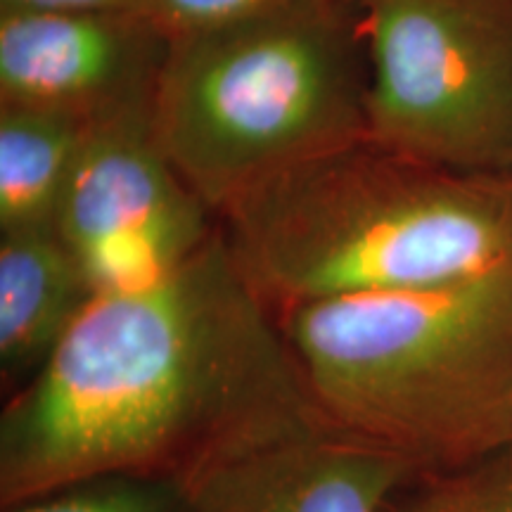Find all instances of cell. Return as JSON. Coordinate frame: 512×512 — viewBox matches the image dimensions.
I'll use <instances>...</instances> for the list:
<instances>
[{
  "mask_svg": "<svg viewBox=\"0 0 512 512\" xmlns=\"http://www.w3.org/2000/svg\"><path fill=\"white\" fill-rule=\"evenodd\" d=\"M95 294L55 228L0 233V377L27 384Z\"/></svg>",
  "mask_w": 512,
  "mask_h": 512,
  "instance_id": "cell-9",
  "label": "cell"
},
{
  "mask_svg": "<svg viewBox=\"0 0 512 512\" xmlns=\"http://www.w3.org/2000/svg\"><path fill=\"white\" fill-rule=\"evenodd\" d=\"M128 10L143 15V0H0V10Z\"/></svg>",
  "mask_w": 512,
  "mask_h": 512,
  "instance_id": "cell-14",
  "label": "cell"
},
{
  "mask_svg": "<svg viewBox=\"0 0 512 512\" xmlns=\"http://www.w3.org/2000/svg\"><path fill=\"white\" fill-rule=\"evenodd\" d=\"M413 477L406 460L325 422L211 467L185 494L190 512H387Z\"/></svg>",
  "mask_w": 512,
  "mask_h": 512,
  "instance_id": "cell-8",
  "label": "cell"
},
{
  "mask_svg": "<svg viewBox=\"0 0 512 512\" xmlns=\"http://www.w3.org/2000/svg\"><path fill=\"white\" fill-rule=\"evenodd\" d=\"M283 3L287 0H143V15L169 36H181L223 27Z\"/></svg>",
  "mask_w": 512,
  "mask_h": 512,
  "instance_id": "cell-13",
  "label": "cell"
},
{
  "mask_svg": "<svg viewBox=\"0 0 512 512\" xmlns=\"http://www.w3.org/2000/svg\"><path fill=\"white\" fill-rule=\"evenodd\" d=\"M219 228L275 313L451 285L512 268V176L420 162L366 133L254 185Z\"/></svg>",
  "mask_w": 512,
  "mask_h": 512,
  "instance_id": "cell-2",
  "label": "cell"
},
{
  "mask_svg": "<svg viewBox=\"0 0 512 512\" xmlns=\"http://www.w3.org/2000/svg\"><path fill=\"white\" fill-rule=\"evenodd\" d=\"M387 512H512V444L434 475H418Z\"/></svg>",
  "mask_w": 512,
  "mask_h": 512,
  "instance_id": "cell-11",
  "label": "cell"
},
{
  "mask_svg": "<svg viewBox=\"0 0 512 512\" xmlns=\"http://www.w3.org/2000/svg\"><path fill=\"white\" fill-rule=\"evenodd\" d=\"M171 36L128 10H0V105L102 119L152 102Z\"/></svg>",
  "mask_w": 512,
  "mask_h": 512,
  "instance_id": "cell-7",
  "label": "cell"
},
{
  "mask_svg": "<svg viewBox=\"0 0 512 512\" xmlns=\"http://www.w3.org/2000/svg\"><path fill=\"white\" fill-rule=\"evenodd\" d=\"M275 316L323 418L418 475L512 444V268Z\"/></svg>",
  "mask_w": 512,
  "mask_h": 512,
  "instance_id": "cell-3",
  "label": "cell"
},
{
  "mask_svg": "<svg viewBox=\"0 0 512 512\" xmlns=\"http://www.w3.org/2000/svg\"><path fill=\"white\" fill-rule=\"evenodd\" d=\"M95 119L0 105V233L55 228L57 204Z\"/></svg>",
  "mask_w": 512,
  "mask_h": 512,
  "instance_id": "cell-10",
  "label": "cell"
},
{
  "mask_svg": "<svg viewBox=\"0 0 512 512\" xmlns=\"http://www.w3.org/2000/svg\"><path fill=\"white\" fill-rule=\"evenodd\" d=\"M219 219L159 145L152 102L95 119L55 214L95 292L138 283L197 252Z\"/></svg>",
  "mask_w": 512,
  "mask_h": 512,
  "instance_id": "cell-6",
  "label": "cell"
},
{
  "mask_svg": "<svg viewBox=\"0 0 512 512\" xmlns=\"http://www.w3.org/2000/svg\"><path fill=\"white\" fill-rule=\"evenodd\" d=\"M368 136L463 174L512 176V0H361Z\"/></svg>",
  "mask_w": 512,
  "mask_h": 512,
  "instance_id": "cell-5",
  "label": "cell"
},
{
  "mask_svg": "<svg viewBox=\"0 0 512 512\" xmlns=\"http://www.w3.org/2000/svg\"><path fill=\"white\" fill-rule=\"evenodd\" d=\"M278 316L221 228L166 271L91 297L0 413V505L107 475L188 486L325 425Z\"/></svg>",
  "mask_w": 512,
  "mask_h": 512,
  "instance_id": "cell-1",
  "label": "cell"
},
{
  "mask_svg": "<svg viewBox=\"0 0 512 512\" xmlns=\"http://www.w3.org/2000/svg\"><path fill=\"white\" fill-rule=\"evenodd\" d=\"M3 512H190L185 486L171 479L107 475L76 482Z\"/></svg>",
  "mask_w": 512,
  "mask_h": 512,
  "instance_id": "cell-12",
  "label": "cell"
},
{
  "mask_svg": "<svg viewBox=\"0 0 512 512\" xmlns=\"http://www.w3.org/2000/svg\"><path fill=\"white\" fill-rule=\"evenodd\" d=\"M361 0H287L171 36L157 140L216 219L280 171L368 133Z\"/></svg>",
  "mask_w": 512,
  "mask_h": 512,
  "instance_id": "cell-4",
  "label": "cell"
}]
</instances>
